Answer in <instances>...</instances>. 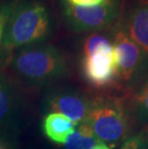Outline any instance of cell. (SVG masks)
I'll return each instance as SVG.
<instances>
[{
	"mask_svg": "<svg viewBox=\"0 0 148 149\" xmlns=\"http://www.w3.org/2000/svg\"><path fill=\"white\" fill-rule=\"evenodd\" d=\"M0 149H9L7 141H4V139H0Z\"/></svg>",
	"mask_w": 148,
	"mask_h": 149,
	"instance_id": "obj_17",
	"label": "cell"
},
{
	"mask_svg": "<svg viewBox=\"0 0 148 149\" xmlns=\"http://www.w3.org/2000/svg\"><path fill=\"white\" fill-rule=\"evenodd\" d=\"M53 30L54 19L45 0H12L4 35L9 51L44 43Z\"/></svg>",
	"mask_w": 148,
	"mask_h": 149,
	"instance_id": "obj_2",
	"label": "cell"
},
{
	"mask_svg": "<svg viewBox=\"0 0 148 149\" xmlns=\"http://www.w3.org/2000/svg\"><path fill=\"white\" fill-rule=\"evenodd\" d=\"M24 116L22 87L12 77L7 68L0 70V139L15 135Z\"/></svg>",
	"mask_w": 148,
	"mask_h": 149,
	"instance_id": "obj_6",
	"label": "cell"
},
{
	"mask_svg": "<svg viewBox=\"0 0 148 149\" xmlns=\"http://www.w3.org/2000/svg\"><path fill=\"white\" fill-rule=\"evenodd\" d=\"M67 59L54 45L40 43L13 52L7 71L22 88L53 83L67 74Z\"/></svg>",
	"mask_w": 148,
	"mask_h": 149,
	"instance_id": "obj_1",
	"label": "cell"
},
{
	"mask_svg": "<svg viewBox=\"0 0 148 149\" xmlns=\"http://www.w3.org/2000/svg\"><path fill=\"white\" fill-rule=\"evenodd\" d=\"M82 72L90 86L107 88L117 82V66L113 42L82 56Z\"/></svg>",
	"mask_w": 148,
	"mask_h": 149,
	"instance_id": "obj_7",
	"label": "cell"
},
{
	"mask_svg": "<svg viewBox=\"0 0 148 149\" xmlns=\"http://www.w3.org/2000/svg\"><path fill=\"white\" fill-rule=\"evenodd\" d=\"M120 149H148V133H140L126 139Z\"/></svg>",
	"mask_w": 148,
	"mask_h": 149,
	"instance_id": "obj_14",
	"label": "cell"
},
{
	"mask_svg": "<svg viewBox=\"0 0 148 149\" xmlns=\"http://www.w3.org/2000/svg\"><path fill=\"white\" fill-rule=\"evenodd\" d=\"M77 123L59 113H50L43 119L42 129L50 141L64 144L67 138L75 131Z\"/></svg>",
	"mask_w": 148,
	"mask_h": 149,
	"instance_id": "obj_10",
	"label": "cell"
},
{
	"mask_svg": "<svg viewBox=\"0 0 148 149\" xmlns=\"http://www.w3.org/2000/svg\"><path fill=\"white\" fill-rule=\"evenodd\" d=\"M134 109L138 121L148 123V78L144 82H141L140 88L135 94Z\"/></svg>",
	"mask_w": 148,
	"mask_h": 149,
	"instance_id": "obj_13",
	"label": "cell"
},
{
	"mask_svg": "<svg viewBox=\"0 0 148 149\" xmlns=\"http://www.w3.org/2000/svg\"><path fill=\"white\" fill-rule=\"evenodd\" d=\"M59 4L65 25L75 33L108 30L114 27L121 17L122 0H107L92 7Z\"/></svg>",
	"mask_w": 148,
	"mask_h": 149,
	"instance_id": "obj_4",
	"label": "cell"
},
{
	"mask_svg": "<svg viewBox=\"0 0 148 149\" xmlns=\"http://www.w3.org/2000/svg\"><path fill=\"white\" fill-rule=\"evenodd\" d=\"M85 122L100 141L111 146H116L126 139L130 131V116L122 100L116 97L96 96L91 99Z\"/></svg>",
	"mask_w": 148,
	"mask_h": 149,
	"instance_id": "obj_3",
	"label": "cell"
},
{
	"mask_svg": "<svg viewBox=\"0 0 148 149\" xmlns=\"http://www.w3.org/2000/svg\"><path fill=\"white\" fill-rule=\"evenodd\" d=\"M107 0H59V3L71 6H80V7H92L100 5Z\"/></svg>",
	"mask_w": 148,
	"mask_h": 149,
	"instance_id": "obj_15",
	"label": "cell"
},
{
	"mask_svg": "<svg viewBox=\"0 0 148 149\" xmlns=\"http://www.w3.org/2000/svg\"><path fill=\"white\" fill-rule=\"evenodd\" d=\"M99 142L90 126L83 122L67 138L65 145V149H92Z\"/></svg>",
	"mask_w": 148,
	"mask_h": 149,
	"instance_id": "obj_11",
	"label": "cell"
},
{
	"mask_svg": "<svg viewBox=\"0 0 148 149\" xmlns=\"http://www.w3.org/2000/svg\"><path fill=\"white\" fill-rule=\"evenodd\" d=\"M91 105V99L74 88H60L46 97V106L52 113H59L72 121H86Z\"/></svg>",
	"mask_w": 148,
	"mask_h": 149,
	"instance_id": "obj_8",
	"label": "cell"
},
{
	"mask_svg": "<svg viewBox=\"0 0 148 149\" xmlns=\"http://www.w3.org/2000/svg\"><path fill=\"white\" fill-rule=\"evenodd\" d=\"M121 21L129 37L148 54V0L131 7Z\"/></svg>",
	"mask_w": 148,
	"mask_h": 149,
	"instance_id": "obj_9",
	"label": "cell"
},
{
	"mask_svg": "<svg viewBox=\"0 0 148 149\" xmlns=\"http://www.w3.org/2000/svg\"><path fill=\"white\" fill-rule=\"evenodd\" d=\"M12 6V0H3L0 9V70L6 69L11 60L13 52L6 48L4 43L5 27Z\"/></svg>",
	"mask_w": 148,
	"mask_h": 149,
	"instance_id": "obj_12",
	"label": "cell"
},
{
	"mask_svg": "<svg viewBox=\"0 0 148 149\" xmlns=\"http://www.w3.org/2000/svg\"><path fill=\"white\" fill-rule=\"evenodd\" d=\"M117 81L132 87L148 75V54L129 37L121 19L112 28Z\"/></svg>",
	"mask_w": 148,
	"mask_h": 149,
	"instance_id": "obj_5",
	"label": "cell"
},
{
	"mask_svg": "<svg viewBox=\"0 0 148 149\" xmlns=\"http://www.w3.org/2000/svg\"><path fill=\"white\" fill-rule=\"evenodd\" d=\"M2 2H3V0H0V9H1V6H2Z\"/></svg>",
	"mask_w": 148,
	"mask_h": 149,
	"instance_id": "obj_18",
	"label": "cell"
},
{
	"mask_svg": "<svg viewBox=\"0 0 148 149\" xmlns=\"http://www.w3.org/2000/svg\"><path fill=\"white\" fill-rule=\"evenodd\" d=\"M92 149H110V147L107 144L103 143V142H99V143H97Z\"/></svg>",
	"mask_w": 148,
	"mask_h": 149,
	"instance_id": "obj_16",
	"label": "cell"
}]
</instances>
